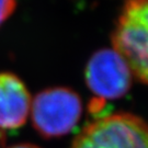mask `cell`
Instances as JSON below:
<instances>
[{
	"instance_id": "1",
	"label": "cell",
	"mask_w": 148,
	"mask_h": 148,
	"mask_svg": "<svg viewBox=\"0 0 148 148\" xmlns=\"http://www.w3.org/2000/svg\"><path fill=\"white\" fill-rule=\"evenodd\" d=\"M112 43L134 78L148 85V0H123Z\"/></svg>"
},
{
	"instance_id": "2",
	"label": "cell",
	"mask_w": 148,
	"mask_h": 148,
	"mask_svg": "<svg viewBox=\"0 0 148 148\" xmlns=\"http://www.w3.org/2000/svg\"><path fill=\"white\" fill-rule=\"evenodd\" d=\"M70 148H148V123L132 113L109 114L87 125Z\"/></svg>"
},
{
	"instance_id": "3",
	"label": "cell",
	"mask_w": 148,
	"mask_h": 148,
	"mask_svg": "<svg viewBox=\"0 0 148 148\" xmlns=\"http://www.w3.org/2000/svg\"><path fill=\"white\" fill-rule=\"evenodd\" d=\"M82 114V102L74 90L63 87L43 90L32 100L33 126L46 138L64 136L74 130Z\"/></svg>"
},
{
	"instance_id": "4",
	"label": "cell",
	"mask_w": 148,
	"mask_h": 148,
	"mask_svg": "<svg viewBox=\"0 0 148 148\" xmlns=\"http://www.w3.org/2000/svg\"><path fill=\"white\" fill-rule=\"evenodd\" d=\"M134 76L125 59L113 48L95 52L86 67V84L103 100L122 98L130 90Z\"/></svg>"
},
{
	"instance_id": "5",
	"label": "cell",
	"mask_w": 148,
	"mask_h": 148,
	"mask_svg": "<svg viewBox=\"0 0 148 148\" xmlns=\"http://www.w3.org/2000/svg\"><path fill=\"white\" fill-rule=\"evenodd\" d=\"M32 99L27 86L11 73L0 74V131L18 128L30 116Z\"/></svg>"
},
{
	"instance_id": "6",
	"label": "cell",
	"mask_w": 148,
	"mask_h": 148,
	"mask_svg": "<svg viewBox=\"0 0 148 148\" xmlns=\"http://www.w3.org/2000/svg\"><path fill=\"white\" fill-rule=\"evenodd\" d=\"M16 5V0H0V24L13 13Z\"/></svg>"
},
{
	"instance_id": "7",
	"label": "cell",
	"mask_w": 148,
	"mask_h": 148,
	"mask_svg": "<svg viewBox=\"0 0 148 148\" xmlns=\"http://www.w3.org/2000/svg\"><path fill=\"white\" fill-rule=\"evenodd\" d=\"M7 148H41L36 146V145H33V144L30 143H20V144H16V145H12V146H9Z\"/></svg>"
},
{
	"instance_id": "8",
	"label": "cell",
	"mask_w": 148,
	"mask_h": 148,
	"mask_svg": "<svg viewBox=\"0 0 148 148\" xmlns=\"http://www.w3.org/2000/svg\"><path fill=\"white\" fill-rule=\"evenodd\" d=\"M3 140H5V136L2 135V133L0 131V148H2L3 146Z\"/></svg>"
}]
</instances>
